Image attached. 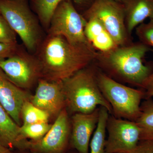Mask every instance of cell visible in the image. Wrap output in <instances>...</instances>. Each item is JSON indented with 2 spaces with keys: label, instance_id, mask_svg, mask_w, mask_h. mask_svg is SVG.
<instances>
[{
  "label": "cell",
  "instance_id": "cell-26",
  "mask_svg": "<svg viewBox=\"0 0 153 153\" xmlns=\"http://www.w3.org/2000/svg\"><path fill=\"white\" fill-rule=\"evenodd\" d=\"M141 88L145 90V98H151L153 97V71L145 80Z\"/></svg>",
  "mask_w": 153,
  "mask_h": 153
},
{
  "label": "cell",
  "instance_id": "cell-23",
  "mask_svg": "<svg viewBox=\"0 0 153 153\" xmlns=\"http://www.w3.org/2000/svg\"><path fill=\"white\" fill-rule=\"evenodd\" d=\"M0 43L8 45H17L16 33L8 22L0 14Z\"/></svg>",
  "mask_w": 153,
  "mask_h": 153
},
{
  "label": "cell",
  "instance_id": "cell-28",
  "mask_svg": "<svg viewBox=\"0 0 153 153\" xmlns=\"http://www.w3.org/2000/svg\"><path fill=\"white\" fill-rule=\"evenodd\" d=\"M0 153H13L9 149L0 146Z\"/></svg>",
  "mask_w": 153,
  "mask_h": 153
},
{
  "label": "cell",
  "instance_id": "cell-19",
  "mask_svg": "<svg viewBox=\"0 0 153 153\" xmlns=\"http://www.w3.org/2000/svg\"><path fill=\"white\" fill-rule=\"evenodd\" d=\"M73 0H31V8L45 27L49 28L52 16L60 3Z\"/></svg>",
  "mask_w": 153,
  "mask_h": 153
},
{
  "label": "cell",
  "instance_id": "cell-8",
  "mask_svg": "<svg viewBox=\"0 0 153 153\" xmlns=\"http://www.w3.org/2000/svg\"><path fill=\"white\" fill-rule=\"evenodd\" d=\"M108 137L105 153H131L140 140L141 131L136 122L109 116L106 125Z\"/></svg>",
  "mask_w": 153,
  "mask_h": 153
},
{
  "label": "cell",
  "instance_id": "cell-6",
  "mask_svg": "<svg viewBox=\"0 0 153 153\" xmlns=\"http://www.w3.org/2000/svg\"><path fill=\"white\" fill-rule=\"evenodd\" d=\"M87 22L72 1H63L52 16L49 35L61 36L73 45L94 49L85 37L84 30Z\"/></svg>",
  "mask_w": 153,
  "mask_h": 153
},
{
  "label": "cell",
  "instance_id": "cell-17",
  "mask_svg": "<svg viewBox=\"0 0 153 153\" xmlns=\"http://www.w3.org/2000/svg\"><path fill=\"white\" fill-rule=\"evenodd\" d=\"M141 104V112L136 120L140 129V140H153V101L146 99Z\"/></svg>",
  "mask_w": 153,
  "mask_h": 153
},
{
  "label": "cell",
  "instance_id": "cell-21",
  "mask_svg": "<svg viewBox=\"0 0 153 153\" xmlns=\"http://www.w3.org/2000/svg\"><path fill=\"white\" fill-rule=\"evenodd\" d=\"M52 126L48 123L23 124L20 126V131L22 136L25 139L38 140L45 135Z\"/></svg>",
  "mask_w": 153,
  "mask_h": 153
},
{
  "label": "cell",
  "instance_id": "cell-1",
  "mask_svg": "<svg viewBox=\"0 0 153 153\" xmlns=\"http://www.w3.org/2000/svg\"><path fill=\"white\" fill-rule=\"evenodd\" d=\"M37 59L44 79L63 81L96 60L93 48L73 45L64 37L49 35L40 47Z\"/></svg>",
  "mask_w": 153,
  "mask_h": 153
},
{
  "label": "cell",
  "instance_id": "cell-11",
  "mask_svg": "<svg viewBox=\"0 0 153 153\" xmlns=\"http://www.w3.org/2000/svg\"><path fill=\"white\" fill-rule=\"evenodd\" d=\"M30 101L50 116L59 114L66 105L62 81L40 79L36 93L31 96Z\"/></svg>",
  "mask_w": 153,
  "mask_h": 153
},
{
  "label": "cell",
  "instance_id": "cell-30",
  "mask_svg": "<svg viewBox=\"0 0 153 153\" xmlns=\"http://www.w3.org/2000/svg\"></svg>",
  "mask_w": 153,
  "mask_h": 153
},
{
  "label": "cell",
  "instance_id": "cell-22",
  "mask_svg": "<svg viewBox=\"0 0 153 153\" xmlns=\"http://www.w3.org/2000/svg\"><path fill=\"white\" fill-rule=\"evenodd\" d=\"M135 30L140 42L148 47H153V20H150L148 23H143Z\"/></svg>",
  "mask_w": 153,
  "mask_h": 153
},
{
  "label": "cell",
  "instance_id": "cell-4",
  "mask_svg": "<svg viewBox=\"0 0 153 153\" xmlns=\"http://www.w3.org/2000/svg\"><path fill=\"white\" fill-rule=\"evenodd\" d=\"M100 89L111 106L116 117L136 121L141 112V102L144 91L126 86L106 75L96 71Z\"/></svg>",
  "mask_w": 153,
  "mask_h": 153
},
{
  "label": "cell",
  "instance_id": "cell-18",
  "mask_svg": "<svg viewBox=\"0 0 153 153\" xmlns=\"http://www.w3.org/2000/svg\"><path fill=\"white\" fill-rule=\"evenodd\" d=\"M109 114L106 108L100 106L98 123L90 143V153H105L106 125Z\"/></svg>",
  "mask_w": 153,
  "mask_h": 153
},
{
  "label": "cell",
  "instance_id": "cell-15",
  "mask_svg": "<svg viewBox=\"0 0 153 153\" xmlns=\"http://www.w3.org/2000/svg\"><path fill=\"white\" fill-rule=\"evenodd\" d=\"M129 36L146 19L153 20V0H123Z\"/></svg>",
  "mask_w": 153,
  "mask_h": 153
},
{
  "label": "cell",
  "instance_id": "cell-9",
  "mask_svg": "<svg viewBox=\"0 0 153 153\" xmlns=\"http://www.w3.org/2000/svg\"><path fill=\"white\" fill-rule=\"evenodd\" d=\"M0 68L7 78L21 88L30 87L41 76V68L37 58L19 52L0 61Z\"/></svg>",
  "mask_w": 153,
  "mask_h": 153
},
{
  "label": "cell",
  "instance_id": "cell-20",
  "mask_svg": "<svg viewBox=\"0 0 153 153\" xmlns=\"http://www.w3.org/2000/svg\"><path fill=\"white\" fill-rule=\"evenodd\" d=\"M23 124L48 123L50 115L32 104L30 100L25 102L21 110Z\"/></svg>",
  "mask_w": 153,
  "mask_h": 153
},
{
  "label": "cell",
  "instance_id": "cell-3",
  "mask_svg": "<svg viewBox=\"0 0 153 153\" xmlns=\"http://www.w3.org/2000/svg\"><path fill=\"white\" fill-rule=\"evenodd\" d=\"M62 82L66 105L71 112L89 114L100 105L112 114L110 104L99 87L96 71L85 67Z\"/></svg>",
  "mask_w": 153,
  "mask_h": 153
},
{
  "label": "cell",
  "instance_id": "cell-12",
  "mask_svg": "<svg viewBox=\"0 0 153 153\" xmlns=\"http://www.w3.org/2000/svg\"><path fill=\"white\" fill-rule=\"evenodd\" d=\"M99 117V108L91 113H77L72 117L70 144L79 153H88L91 137L96 128Z\"/></svg>",
  "mask_w": 153,
  "mask_h": 153
},
{
  "label": "cell",
  "instance_id": "cell-7",
  "mask_svg": "<svg viewBox=\"0 0 153 153\" xmlns=\"http://www.w3.org/2000/svg\"><path fill=\"white\" fill-rule=\"evenodd\" d=\"M82 15L86 20L91 18L98 20L117 46L129 44L122 3L113 0H94Z\"/></svg>",
  "mask_w": 153,
  "mask_h": 153
},
{
  "label": "cell",
  "instance_id": "cell-27",
  "mask_svg": "<svg viewBox=\"0 0 153 153\" xmlns=\"http://www.w3.org/2000/svg\"><path fill=\"white\" fill-rule=\"evenodd\" d=\"M94 0H73V3L76 10H81L83 13L89 7Z\"/></svg>",
  "mask_w": 153,
  "mask_h": 153
},
{
  "label": "cell",
  "instance_id": "cell-29",
  "mask_svg": "<svg viewBox=\"0 0 153 153\" xmlns=\"http://www.w3.org/2000/svg\"><path fill=\"white\" fill-rule=\"evenodd\" d=\"M113 1H116L118 2L122 3L123 0H113Z\"/></svg>",
  "mask_w": 153,
  "mask_h": 153
},
{
  "label": "cell",
  "instance_id": "cell-25",
  "mask_svg": "<svg viewBox=\"0 0 153 153\" xmlns=\"http://www.w3.org/2000/svg\"><path fill=\"white\" fill-rule=\"evenodd\" d=\"M17 51V45H8L0 43V61L10 57Z\"/></svg>",
  "mask_w": 153,
  "mask_h": 153
},
{
  "label": "cell",
  "instance_id": "cell-5",
  "mask_svg": "<svg viewBox=\"0 0 153 153\" xmlns=\"http://www.w3.org/2000/svg\"><path fill=\"white\" fill-rule=\"evenodd\" d=\"M0 14L28 50L35 51L40 43L41 31L28 0H0Z\"/></svg>",
  "mask_w": 153,
  "mask_h": 153
},
{
  "label": "cell",
  "instance_id": "cell-24",
  "mask_svg": "<svg viewBox=\"0 0 153 153\" xmlns=\"http://www.w3.org/2000/svg\"><path fill=\"white\" fill-rule=\"evenodd\" d=\"M131 153H153V140H140Z\"/></svg>",
  "mask_w": 153,
  "mask_h": 153
},
{
  "label": "cell",
  "instance_id": "cell-2",
  "mask_svg": "<svg viewBox=\"0 0 153 153\" xmlns=\"http://www.w3.org/2000/svg\"><path fill=\"white\" fill-rule=\"evenodd\" d=\"M149 47L140 42L118 46L109 52H99L96 59L114 76L142 87L153 71L143 62L145 55L150 50Z\"/></svg>",
  "mask_w": 153,
  "mask_h": 153
},
{
  "label": "cell",
  "instance_id": "cell-16",
  "mask_svg": "<svg viewBox=\"0 0 153 153\" xmlns=\"http://www.w3.org/2000/svg\"><path fill=\"white\" fill-rule=\"evenodd\" d=\"M84 32L85 37L95 50L104 53L118 47L109 33L97 19L86 20Z\"/></svg>",
  "mask_w": 153,
  "mask_h": 153
},
{
  "label": "cell",
  "instance_id": "cell-10",
  "mask_svg": "<svg viewBox=\"0 0 153 153\" xmlns=\"http://www.w3.org/2000/svg\"><path fill=\"white\" fill-rule=\"evenodd\" d=\"M70 136L68 113L63 109L48 132L41 139L29 141L28 149L33 153H64Z\"/></svg>",
  "mask_w": 153,
  "mask_h": 153
},
{
  "label": "cell",
  "instance_id": "cell-13",
  "mask_svg": "<svg viewBox=\"0 0 153 153\" xmlns=\"http://www.w3.org/2000/svg\"><path fill=\"white\" fill-rule=\"evenodd\" d=\"M31 96L13 84L0 68V103L14 121L22 126L21 110Z\"/></svg>",
  "mask_w": 153,
  "mask_h": 153
},
{
  "label": "cell",
  "instance_id": "cell-14",
  "mask_svg": "<svg viewBox=\"0 0 153 153\" xmlns=\"http://www.w3.org/2000/svg\"><path fill=\"white\" fill-rule=\"evenodd\" d=\"M29 141L22 136L20 126L0 103V146L20 151L28 150Z\"/></svg>",
  "mask_w": 153,
  "mask_h": 153
}]
</instances>
